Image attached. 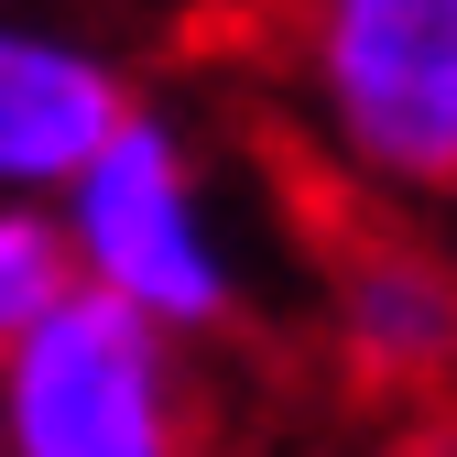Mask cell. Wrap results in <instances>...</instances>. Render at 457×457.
<instances>
[{"label": "cell", "mask_w": 457, "mask_h": 457, "mask_svg": "<svg viewBox=\"0 0 457 457\" xmlns=\"http://www.w3.org/2000/svg\"><path fill=\"white\" fill-rule=\"evenodd\" d=\"M305 77L370 186L457 196V0H316Z\"/></svg>", "instance_id": "1"}, {"label": "cell", "mask_w": 457, "mask_h": 457, "mask_svg": "<svg viewBox=\"0 0 457 457\" xmlns=\"http://www.w3.org/2000/svg\"><path fill=\"white\" fill-rule=\"evenodd\" d=\"M12 457H186V381L153 316L77 295L0 370Z\"/></svg>", "instance_id": "2"}, {"label": "cell", "mask_w": 457, "mask_h": 457, "mask_svg": "<svg viewBox=\"0 0 457 457\" xmlns=\"http://www.w3.org/2000/svg\"><path fill=\"white\" fill-rule=\"evenodd\" d=\"M66 240H77L87 295L153 316L163 337L228 316V262H218L207 218H196V163L153 109L87 163V186L66 196Z\"/></svg>", "instance_id": "3"}, {"label": "cell", "mask_w": 457, "mask_h": 457, "mask_svg": "<svg viewBox=\"0 0 457 457\" xmlns=\"http://www.w3.org/2000/svg\"><path fill=\"white\" fill-rule=\"evenodd\" d=\"M327 295H337V349L370 392L457 381V272L425 240H392L370 218H327Z\"/></svg>", "instance_id": "4"}, {"label": "cell", "mask_w": 457, "mask_h": 457, "mask_svg": "<svg viewBox=\"0 0 457 457\" xmlns=\"http://www.w3.org/2000/svg\"><path fill=\"white\" fill-rule=\"evenodd\" d=\"M142 120L131 87L98 66L87 44L12 33L0 22V186H87V163Z\"/></svg>", "instance_id": "5"}, {"label": "cell", "mask_w": 457, "mask_h": 457, "mask_svg": "<svg viewBox=\"0 0 457 457\" xmlns=\"http://www.w3.org/2000/svg\"><path fill=\"white\" fill-rule=\"evenodd\" d=\"M77 295H87L77 240H66L54 218H33V207H0V370H12V349L44 337Z\"/></svg>", "instance_id": "6"}, {"label": "cell", "mask_w": 457, "mask_h": 457, "mask_svg": "<svg viewBox=\"0 0 457 457\" xmlns=\"http://www.w3.org/2000/svg\"><path fill=\"white\" fill-rule=\"evenodd\" d=\"M0 457H12V414H0Z\"/></svg>", "instance_id": "7"}]
</instances>
